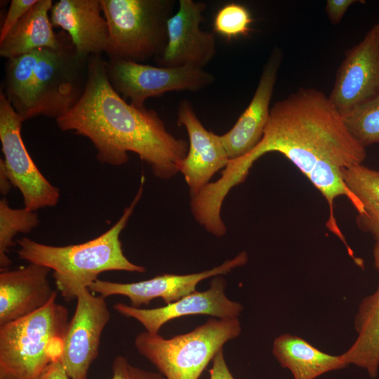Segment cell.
I'll return each instance as SVG.
<instances>
[{
	"mask_svg": "<svg viewBox=\"0 0 379 379\" xmlns=\"http://www.w3.org/2000/svg\"><path fill=\"white\" fill-rule=\"evenodd\" d=\"M55 48H44L36 66L23 121L43 116L58 118L81 97L87 78L88 57L77 51L65 31L58 33Z\"/></svg>",
	"mask_w": 379,
	"mask_h": 379,
	"instance_id": "obj_7",
	"label": "cell"
},
{
	"mask_svg": "<svg viewBox=\"0 0 379 379\" xmlns=\"http://www.w3.org/2000/svg\"><path fill=\"white\" fill-rule=\"evenodd\" d=\"M341 174L358 203V226L379 240V171L361 164L342 168Z\"/></svg>",
	"mask_w": 379,
	"mask_h": 379,
	"instance_id": "obj_22",
	"label": "cell"
},
{
	"mask_svg": "<svg viewBox=\"0 0 379 379\" xmlns=\"http://www.w3.org/2000/svg\"><path fill=\"white\" fill-rule=\"evenodd\" d=\"M145 180L142 174L139 189L130 205L118 221L99 237L63 246L46 245L22 237L17 241L19 258L53 270L57 289L67 302L76 300L80 291L89 289L104 272H145V267L133 263L125 256L120 240V234L142 195Z\"/></svg>",
	"mask_w": 379,
	"mask_h": 379,
	"instance_id": "obj_3",
	"label": "cell"
},
{
	"mask_svg": "<svg viewBox=\"0 0 379 379\" xmlns=\"http://www.w3.org/2000/svg\"><path fill=\"white\" fill-rule=\"evenodd\" d=\"M65 333L59 361L69 379H87L98 355L101 334L110 319L105 298L88 288L79 292Z\"/></svg>",
	"mask_w": 379,
	"mask_h": 379,
	"instance_id": "obj_11",
	"label": "cell"
},
{
	"mask_svg": "<svg viewBox=\"0 0 379 379\" xmlns=\"http://www.w3.org/2000/svg\"><path fill=\"white\" fill-rule=\"evenodd\" d=\"M12 183L4 167L3 159H0V192L5 196L11 189Z\"/></svg>",
	"mask_w": 379,
	"mask_h": 379,
	"instance_id": "obj_32",
	"label": "cell"
},
{
	"mask_svg": "<svg viewBox=\"0 0 379 379\" xmlns=\"http://www.w3.org/2000/svg\"><path fill=\"white\" fill-rule=\"evenodd\" d=\"M41 49L8 59L6 62L1 91L20 117L24 114L28 102Z\"/></svg>",
	"mask_w": 379,
	"mask_h": 379,
	"instance_id": "obj_23",
	"label": "cell"
},
{
	"mask_svg": "<svg viewBox=\"0 0 379 379\" xmlns=\"http://www.w3.org/2000/svg\"><path fill=\"white\" fill-rule=\"evenodd\" d=\"M37 379H69V378L58 359L51 362Z\"/></svg>",
	"mask_w": 379,
	"mask_h": 379,
	"instance_id": "obj_31",
	"label": "cell"
},
{
	"mask_svg": "<svg viewBox=\"0 0 379 379\" xmlns=\"http://www.w3.org/2000/svg\"><path fill=\"white\" fill-rule=\"evenodd\" d=\"M111 379H166L159 372H152L133 366L123 356L117 357L112 363Z\"/></svg>",
	"mask_w": 379,
	"mask_h": 379,
	"instance_id": "obj_27",
	"label": "cell"
},
{
	"mask_svg": "<svg viewBox=\"0 0 379 379\" xmlns=\"http://www.w3.org/2000/svg\"><path fill=\"white\" fill-rule=\"evenodd\" d=\"M272 354L283 368L291 371L294 379H316L347 366L342 354H329L305 339L288 333L274 339Z\"/></svg>",
	"mask_w": 379,
	"mask_h": 379,
	"instance_id": "obj_19",
	"label": "cell"
},
{
	"mask_svg": "<svg viewBox=\"0 0 379 379\" xmlns=\"http://www.w3.org/2000/svg\"><path fill=\"white\" fill-rule=\"evenodd\" d=\"M226 281L221 275L214 277L208 289L195 291L179 300L163 307L142 309L116 303L114 309L120 314L140 322L145 331L158 334L167 322L190 315H209L218 319L238 318L243 306L231 300L225 295Z\"/></svg>",
	"mask_w": 379,
	"mask_h": 379,
	"instance_id": "obj_13",
	"label": "cell"
},
{
	"mask_svg": "<svg viewBox=\"0 0 379 379\" xmlns=\"http://www.w3.org/2000/svg\"><path fill=\"white\" fill-rule=\"evenodd\" d=\"M357 336L342 354L346 364L365 369L371 378L379 369V285L361 302L354 320Z\"/></svg>",
	"mask_w": 379,
	"mask_h": 379,
	"instance_id": "obj_21",
	"label": "cell"
},
{
	"mask_svg": "<svg viewBox=\"0 0 379 379\" xmlns=\"http://www.w3.org/2000/svg\"><path fill=\"white\" fill-rule=\"evenodd\" d=\"M359 1L355 0H328L326 13L333 25H338L343 19L349 7Z\"/></svg>",
	"mask_w": 379,
	"mask_h": 379,
	"instance_id": "obj_29",
	"label": "cell"
},
{
	"mask_svg": "<svg viewBox=\"0 0 379 379\" xmlns=\"http://www.w3.org/2000/svg\"><path fill=\"white\" fill-rule=\"evenodd\" d=\"M38 0H12L0 29V42Z\"/></svg>",
	"mask_w": 379,
	"mask_h": 379,
	"instance_id": "obj_28",
	"label": "cell"
},
{
	"mask_svg": "<svg viewBox=\"0 0 379 379\" xmlns=\"http://www.w3.org/2000/svg\"><path fill=\"white\" fill-rule=\"evenodd\" d=\"M100 0H60L53 4L50 18L69 36L78 53L102 55L109 46L107 22L102 15Z\"/></svg>",
	"mask_w": 379,
	"mask_h": 379,
	"instance_id": "obj_18",
	"label": "cell"
},
{
	"mask_svg": "<svg viewBox=\"0 0 379 379\" xmlns=\"http://www.w3.org/2000/svg\"><path fill=\"white\" fill-rule=\"evenodd\" d=\"M105 62L102 55L88 57L84 93L55 119L58 128L88 138L102 164L122 166L131 152L157 178H173L187 154L188 142L169 133L156 111L127 102L112 86Z\"/></svg>",
	"mask_w": 379,
	"mask_h": 379,
	"instance_id": "obj_2",
	"label": "cell"
},
{
	"mask_svg": "<svg viewBox=\"0 0 379 379\" xmlns=\"http://www.w3.org/2000/svg\"><path fill=\"white\" fill-rule=\"evenodd\" d=\"M55 300L0 326V379H37L59 360L69 321L67 308Z\"/></svg>",
	"mask_w": 379,
	"mask_h": 379,
	"instance_id": "obj_4",
	"label": "cell"
},
{
	"mask_svg": "<svg viewBox=\"0 0 379 379\" xmlns=\"http://www.w3.org/2000/svg\"><path fill=\"white\" fill-rule=\"evenodd\" d=\"M379 94V23L347 50L328 97L343 117Z\"/></svg>",
	"mask_w": 379,
	"mask_h": 379,
	"instance_id": "obj_10",
	"label": "cell"
},
{
	"mask_svg": "<svg viewBox=\"0 0 379 379\" xmlns=\"http://www.w3.org/2000/svg\"><path fill=\"white\" fill-rule=\"evenodd\" d=\"M107 78L113 88L130 104L144 108L145 100L170 91H198L215 81L203 69L169 68L121 59L105 62Z\"/></svg>",
	"mask_w": 379,
	"mask_h": 379,
	"instance_id": "obj_8",
	"label": "cell"
},
{
	"mask_svg": "<svg viewBox=\"0 0 379 379\" xmlns=\"http://www.w3.org/2000/svg\"><path fill=\"white\" fill-rule=\"evenodd\" d=\"M373 259L375 268L379 274V240L375 241L373 248Z\"/></svg>",
	"mask_w": 379,
	"mask_h": 379,
	"instance_id": "obj_33",
	"label": "cell"
},
{
	"mask_svg": "<svg viewBox=\"0 0 379 379\" xmlns=\"http://www.w3.org/2000/svg\"><path fill=\"white\" fill-rule=\"evenodd\" d=\"M241 331L238 318H211L192 331L165 338L143 331L134 345L166 379H199L228 341Z\"/></svg>",
	"mask_w": 379,
	"mask_h": 379,
	"instance_id": "obj_5",
	"label": "cell"
},
{
	"mask_svg": "<svg viewBox=\"0 0 379 379\" xmlns=\"http://www.w3.org/2000/svg\"><path fill=\"white\" fill-rule=\"evenodd\" d=\"M109 28V59L143 62L155 58L168 42L167 23L174 0H100Z\"/></svg>",
	"mask_w": 379,
	"mask_h": 379,
	"instance_id": "obj_6",
	"label": "cell"
},
{
	"mask_svg": "<svg viewBox=\"0 0 379 379\" xmlns=\"http://www.w3.org/2000/svg\"><path fill=\"white\" fill-rule=\"evenodd\" d=\"M177 124L185 128L189 138L188 152L179 172L193 195L208 185L217 171L225 168L230 159L220 135L205 128L187 99L178 105Z\"/></svg>",
	"mask_w": 379,
	"mask_h": 379,
	"instance_id": "obj_15",
	"label": "cell"
},
{
	"mask_svg": "<svg viewBox=\"0 0 379 379\" xmlns=\"http://www.w3.org/2000/svg\"><path fill=\"white\" fill-rule=\"evenodd\" d=\"M23 120L0 91V140L4 164L13 186L21 192L24 208L31 211L56 206L59 189L52 185L34 163L23 142Z\"/></svg>",
	"mask_w": 379,
	"mask_h": 379,
	"instance_id": "obj_9",
	"label": "cell"
},
{
	"mask_svg": "<svg viewBox=\"0 0 379 379\" xmlns=\"http://www.w3.org/2000/svg\"><path fill=\"white\" fill-rule=\"evenodd\" d=\"M52 0H38L0 42V55L7 60L33 51L55 48L59 41L48 15Z\"/></svg>",
	"mask_w": 379,
	"mask_h": 379,
	"instance_id": "obj_20",
	"label": "cell"
},
{
	"mask_svg": "<svg viewBox=\"0 0 379 379\" xmlns=\"http://www.w3.org/2000/svg\"><path fill=\"white\" fill-rule=\"evenodd\" d=\"M270 152L286 157L321 192L329 207L326 225L331 232H338L334 200L345 196L354 208L357 206L341 169L361 164L366 152L348 132L342 116L323 92L300 88L276 102L260 142L247 154L229 161L214 182L216 191L227 195L246 180L253 163Z\"/></svg>",
	"mask_w": 379,
	"mask_h": 379,
	"instance_id": "obj_1",
	"label": "cell"
},
{
	"mask_svg": "<svg viewBox=\"0 0 379 379\" xmlns=\"http://www.w3.org/2000/svg\"><path fill=\"white\" fill-rule=\"evenodd\" d=\"M39 223L36 211L26 208H13L5 197L0 200V266L6 270L11 260L8 250L14 245L13 239L19 233L27 234Z\"/></svg>",
	"mask_w": 379,
	"mask_h": 379,
	"instance_id": "obj_24",
	"label": "cell"
},
{
	"mask_svg": "<svg viewBox=\"0 0 379 379\" xmlns=\"http://www.w3.org/2000/svg\"><path fill=\"white\" fill-rule=\"evenodd\" d=\"M282 53L275 47L265 63L255 93L233 127L220 135L230 160L241 157L260 142L267 124L270 101L281 65Z\"/></svg>",
	"mask_w": 379,
	"mask_h": 379,
	"instance_id": "obj_16",
	"label": "cell"
},
{
	"mask_svg": "<svg viewBox=\"0 0 379 379\" xmlns=\"http://www.w3.org/2000/svg\"><path fill=\"white\" fill-rule=\"evenodd\" d=\"M253 21L249 10L239 3H228L216 13L213 20L214 32L227 40L247 36Z\"/></svg>",
	"mask_w": 379,
	"mask_h": 379,
	"instance_id": "obj_26",
	"label": "cell"
},
{
	"mask_svg": "<svg viewBox=\"0 0 379 379\" xmlns=\"http://www.w3.org/2000/svg\"><path fill=\"white\" fill-rule=\"evenodd\" d=\"M51 270L35 263L0 273V326L45 307L58 292L48 280Z\"/></svg>",
	"mask_w": 379,
	"mask_h": 379,
	"instance_id": "obj_17",
	"label": "cell"
},
{
	"mask_svg": "<svg viewBox=\"0 0 379 379\" xmlns=\"http://www.w3.org/2000/svg\"><path fill=\"white\" fill-rule=\"evenodd\" d=\"M178 4V11L168 20L167 45L154 61L163 67L203 69L217 49L215 34L200 28L206 4L193 0H180Z\"/></svg>",
	"mask_w": 379,
	"mask_h": 379,
	"instance_id": "obj_12",
	"label": "cell"
},
{
	"mask_svg": "<svg viewBox=\"0 0 379 379\" xmlns=\"http://www.w3.org/2000/svg\"><path fill=\"white\" fill-rule=\"evenodd\" d=\"M209 375V379H235L227 365L223 349L213 358Z\"/></svg>",
	"mask_w": 379,
	"mask_h": 379,
	"instance_id": "obj_30",
	"label": "cell"
},
{
	"mask_svg": "<svg viewBox=\"0 0 379 379\" xmlns=\"http://www.w3.org/2000/svg\"><path fill=\"white\" fill-rule=\"evenodd\" d=\"M248 260L245 251L213 269L187 274H162L133 283H119L98 279L89 290L103 298L119 295L127 297L131 306L148 305L156 298L168 305L196 291L197 284L205 279L225 274L244 265Z\"/></svg>",
	"mask_w": 379,
	"mask_h": 379,
	"instance_id": "obj_14",
	"label": "cell"
},
{
	"mask_svg": "<svg viewBox=\"0 0 379 379\" xmlns=\"http://www.w3.org/2000/svg\"><path fill=\"white\" fill-rule=\"evenodd\" d=\"M343 119L348 132L363 147L379 143V94Z\"/></svg>",
	"mask_w": 379,
	"mask_h": 379,
	"instance_id": "obj_25",
	"label": "cell"
}]
</instances>
